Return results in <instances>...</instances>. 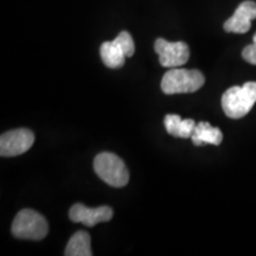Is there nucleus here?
Segmentation results:
<instances>
[{
  "label": "nucleus",
  "mask_w": 256,
  "mask_h": 256,
  "mask_svg": "<svg viewBox=\"0 0 256 256\" xmlns=\"http://www.w3.org/2000/svg\"><path fill=\"white\" fill-rule=\"evenodd\" d=\"M256 102V82H247L229 88L222 96V108L230 119L246 116Z\"/></svg>",
  "instance_id": "obj_1"
},
{
  "label": "nucleus",
  "mask_w": 256,
  "mask_h": 256,
  "mask_svg": "<svg viewBox=\"0 0 256 256\" xmlns=\"http://www.w3.org/2000/svg\"><path fill=\"white\" fill-rule=\"evenodd\" d=\"M206 78L200 70L171 69L162 80V90L168 95L194 92L203 87Z\"/></svg>",
  "instance_id": "obj_2"
},
{
  "label": "nucleus",
  "mask_w": 256,
  "mask_h": 256,
  "mask_svg": "<svg viewBox=\"0 0 256 256\" xmlns=\"http://www.w3.org/2000/svg\"><path fill=\"white\" fill-rule=\"evenodd\" d=\"M94 170L96 174L104 183L114 188H122L130 180V172L124 160L114 153L104 152L94 159Z\"/></svg>",
  "instance_id": "obj_3"
},
{
  "label": "nucleus",
  "mask_w": 256,
  "mask_h": 256,
  "mask_svg": "<svg viewBox=\"0 0 256 256\" xmlns=\"http://www.w3.org/2000/svg\"><path fill=\"white\" fill-rule=\"evenodd\" d=\"M12 235L17 238L40 241L48 235L49 226L46 220L37 211L31 209L20 210L14 217L11 228Z\"/></svg>",
  "instance_id": "obj_4"
},
{
  "label": "nucleus",
  "mask_w": 256,
  "mask_h": 256,
  "mask_svg": "<svg viewBox=\"0 0 256 256\" xmlns=\"http://www.w3.org/2000/svg\"><path fill=\"white\" fill-rule=\"evenodd\" d=\"M136 51L134 40L130 32L122 31L112 42H104L101 46L100 55L104 66L110 69L124 66L126 57H132Z\"/></svg>",
  "instance_id": "obj_5"
},
{
  "label": "nucleus",
  "mask_w": 256,
  "mask_h": 256,
  "mask_svg": "<svg viewBox=\"0 0 256 256\" xmlns=\"http://www.w3.org/2000/svg\"><path fill=\"white\" fill-rule=\"evenodd\" d=\"M154 50L159 56L160 64L165 68H178L190 58V49L184 42H168L158 38L154 43Z\"/></svg>",
  "instance_id": "obj_6"
},
{
  "label": "nucleus",
  "mask_w": 256,
  "mask_h": 256,
  "mask_svg": "<svg viewBox=\"0 0 256 256\" xmlns=\"http://www.w3.org/2000/svg\"><path fill=\"white\" fill-rule=\"evenodd\" d=\"M34 142V134L26 128L10 130L0 136V156H17L31 148Z\"/></svg>",
  "instance_id": "obj_7"
},
{
  "label": "nucleus",
  "mask_w": 256,
  "mask_h": 256,
  "mask_svg": "<svg viewBox=\"0 0 256 256\" xmlns=\"http://www.w3.org/2000/svg\"><path fill=\"white\" fill-rule=\"evenodd\" d=\"M113 217V209L107 206L100 208L84 206L81 203L75 204L69 210V218L75 223H82L87 226H94L100 222H107Z\"/></svg>",
  "instance_id": "obj_8"
},
{
  "label": "nucleus",
  "mask_w": 256,
  "mask_h": 256,
  "mask_svg": "<svg viewBox=\"0 0 256 256\" xmlns=\"http://www.w3.org/2000/svg\"><path fill=\"white\" fill-rule=\"evenodd\" d=\"M256 19V2L246 0L236 8L235 14L223 25L224 30L232 34H246L250 30L252 20Z\"/></svg>",
  "instance_id": "obj_9"
},
{
  "label": "nucleus",
  "mask_w": 256,
  "mask_h": 256,
  "mask_svg": "<svg viewBox=\"0 0 256 256\" xmlns=\"http://www.w3.org/2000/svg\"><path fill=\"white\" fill-rule=\"evenodd\" d=\"M191 140L196 146H200L203 144H210V145L217 146L222 142L223 134L218 127H214L209 122L200 121L194 127Z\"/></svg>",
  "instance_id": "obj_10"
},
{
  "label": "nucleus",
  "mask_w": 256,
  "mask_h": 256,
  "mask_svg": "<svg viewBox=\"0 0 256 256\" xmlns=\"http://www.w3.org/2000/svg\"><path fill=\"white\" fill-rule=\"evenodd\" d=\"M164 124L168 134L177 138H183V139L191 138L196 127V124L192 119H182L179 115L176 114L166 115Z\"/></svg>",
  "instance_id": "obj_11"
},
{
  "label": "nucleus",
  "mask_w": 256,
  "mask_h": 256,
  "mask_svg": "<svg viewBox=\"0 0 256 256\" xmlns=\"http://www.w3.org/2000/svg\"><path fill=\"white\" fill-rule=\"evenodd\" d=\"M66 256H92L90 248V235L87 232H78L72 236L66 244Z\"/></svg>",
  "instance_id": "obj_12"
},
{
  "label": "nucleus",
  "mask_w": 256,
  "mask_h": 256,
  "mask_svg": "<svg viewBox=\"0 0 256 256\" xmlns=\"http://www.w3.org/2000/svg\"><path fill=\"white\" fill-rule=\"evenodd\" d=\"M242 57L247 60L248 63L256 66V34L252 38V44L246 46L242 51Z\"/></svg>",
  "instance_id": "obj_13"
}]
</instances>
